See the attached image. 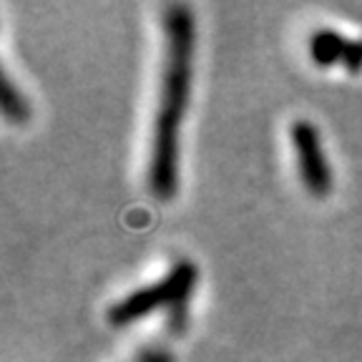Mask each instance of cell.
Returning a JSON list of instances; mask_svg holds the SVG:
<instances>
[{
    "mask_svg": "<svg viewBox=\"0 0 362 362\" xmlns=\"http://www.w3.org/2000/svg\"><path fill=\"white\" fill-rule=\"evenodd\" d=\"M166 58L161 74V93L153 124L148 189L161 202H169L179 187V129L187 113L192 88L194 16L187 6H169L164 16Z\"/></svg>",
    "mask_w": 362,
    "mask_h": 362,
    "instance_id": "1",
    "label": "cell"
},
{
    "mask_svg": "<svg viewBox=\"0 0 362 362\" xmlns=\"http://www.w3.org/2000/svg\"><path fill=\"white\" fill-rule=\"evenodd\" d=\"M199 272L192 262H179L171 267V272L164 279L148 284L131 292L121 302L108 310V322L113 327H129V325L139 322L141 317H148L151 312L164 307L169 315V329L174 334H181L187 327V315H189V300L197 287Z\"/></svg>",
    "mask_w": 362,
    "mask_h": 362,
    "instance_id": "2",
    "label": "cell"
},
{
    "mask_svg": "<svg viewBox=\"0 0 362 362\" xmlns=\"http://www.w3.org/2000/svg\"><path fill=\"white\" fill-rule=\"evenodd\" d=\"M342 66L350 71V74H360L362 71V40H347L345 53H342Z\"/></svg>",
    "mask_w": 362,
    "mask_h": 362,
    "instance_id": "6",
    "label": "cell"
},
{
    "mask_svg": "<svg viewBox=\"0 0 362 362\" xmlns=\"http://www.w3.org/2000/svg\"><path fill=\"white\" fill-rule=\"evenodd\" d=\"M347 40L337 33V30L320 28L312 33L310 38V56L317 66H332V63L342 61V53H345Z\"/></svg>",
    "mask_w": 362,
    "mask_h": 362,
    "instance_id": "4",
    "label": "cell"
},
{
    "mask_svg": "<svg viewBox=\"0 0 362 362\" xmlns=\"http://www.w3.org/2000/svg\"><path fill=\"white\" fill-rule=\"evenodd\" d=\"M0 106H3V113L11 124H25L30 119V106L25 101L21 90L16 88L13 78L8 74H3V96H0Z\"/></svg>",
    "mask_w": 362,
    "mask_h": 362,
    "instance_id": "5",
    "label": "cell"
},
{
    "mask_svg": "<svg viewBox=\"0 0 362 362\" xmlns=\"http://www.w3.org/2000/svg\"><path fill=\"white\" fill-rule=\"evenodd\" d=\"M136 362H174V357H171L166 350H148V352H144Z\"/></svg>",
    "mask_w": 362,
    "mask_h": 362,
    "instance_id": "7",
    "label": "cell"
},
{
    "mask_svg": "<svg viewBox=\"0 0 362 362\" xmlns=\"http://www.w3.org/2000/svg\"><path fill=\"white\" fill-rule=\"evenodd\" d=\"M289 136H292L297 169H300L305 189L317 199L327 197L332 192V171H329L327 156H325V148L317 129L310 121H294Z\"/></svg>",
    "mask_w": 362,
    "mask_h": 362,
    "instance_id": "3",
    "label": "cell"
}]
</instances>
